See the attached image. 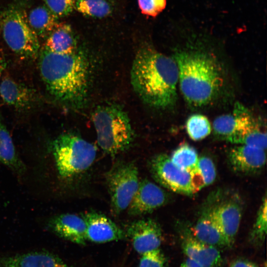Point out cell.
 Returning a JSON list of instances; mask_svg holds the SVG:
<instances>
[{
	"label": "cell",
	"mask_w": 267,
	"mask_h": 267,
	"mask_svg": "<svg viewBox=\"0 0 267 267\" xmlns=\"http://www.w3.org/2000/svg\"><path fill=\"white\" fill-rule=\"evenodd\" d=\"M41 76L49 94L62 104L79 109L86 103L89 89V63L81 50L59 54L44 47L39 53Z\"/></svg>",
	"instance_id": "cell-1"
},
{
	"label": "cell",
	"mask_w": 267,
	"mask_h": 267,
	"mask_svg": "<svg viewBox=\"0 0 267 267\" xmlns=\"http://www.w3.org/2000/svg\"><path fill=\"white\" fill-rule=\"evenodd\" d=\"M130 75L134 91L145 104L160 109L175 104L178 73L173 57L143 46L136 52Z\"/></svg>",
	"instance_id": "cell-2"
},
{
	"label": "cell",
	"mask_w": 267,
	"mask_h": 267,
	"mask_svg": "<svg viewBox=\"0 0 267 267\" xmlns=\"http://www.w3.org/2000/svg\"><path fill=\"white\" fill-rule=\"evenodd\" d=\"M173 58L178 68L179 88L187 103L196 107L208 104L223 83L221 69L210 54L199 50L180 49Z\"/></svg>",
	"instance_id": "cell-3"
},
{
	"label": "cell",
	"mask_w": 267,
	"mask_h": 267,
	"mask_svg": "<svg viewBox=\"0 0 267 267\" xmlns=\"http://www.w3.org/2000/svg\"><path fill=\"white\" fill-rule=\"evenodd\" d=\"M97 143L112 156L129 148L134 141V133L127 113L117 104L97 107L92 115Z\"/></svg>",
	"instance_id": "cell-4"
},
{
	"label": "cell",
	"mask_w": 267,
	"mask_h": 267,
	"mask_svg": "<svg viewBox=\"0 0 267 267\" xmlns=\"http://www.w3.org/2000/svg\"><path fill=\"white\" fill-rule=\"evenodd\" d=\"M51 149L59 175L70 178L88 170L96 155V148L81 136L65 133L51 143Z\"/></svg>",
	"instance_id": "cell-5"
},
{
	"label": "cell",
	"mask_w": 267,
	"mask_h": 267,
	"mask_svg": "<svg viewBox=\"0 0 267 267\" xmlns=\"http://www.w3.org/2000/svg\"><path fill=\"white\" fill-rule=\"evenodd\" d=\"M0 20L3 38L11 50L21 57L36 58L40 51L38 37L25 13L18 8L10 7L3 11Z\"/></svg>",
	"instance_id": "cell-6"
},
{
	"label": "cell",
	"mask_w": 267,
	"mask_h": 267,
	"mask_svg": "<svg viewBox=\"0 0 267 267\" xmlns=\"http://www.w3.org/2000/svg\"><path fill=\"white\" fill-rule=\"evenodd\" d=\"M111 210L118 215L127 209L138 186V171L132 162H116L105 175Z\"/></svg>",
	"instance_id": "cell-7"
},
{
	"label": "cell",
	"mask_w": 267,
	"mask_h": 267,
	"mask_svg": "<svg viewBox=\"0 0 267 267\" xmlns=\"http://www.w3.org/2000/svg\"><path fill=\"white\" fill-rule=\"evenodd\" d=\"M149 168L155 180L165 188L187 195L196 192L190 173L174 164L168 155H155L149 161Z\"/></svg>",
	"instance_id": "cell-8"
},
{
	"label": "cell",
	"mask_w": 267,
	"mask_h": 267,
	"mask_svg": "<svg viewBox=\"0 0 267 267\" xmlns=\"http://www.w3.org/2000/svg\"><path fill=\"white\" fill-rule=\"evenodd\" d=\"M238 122L233 134L226 140L232 143L256 147L265 150L267 145L266 132H263L251 114L241 104L235 105Z\"/></svg>",
	"instance_id": "cell-9"
},
{
	"label": "cell",
	"mask_w": 267,
	"mask_h": 267,
	"mask_svg": "<svg viewBox=\"0 0 267 267\" xmlns=\"http://www.w3.org/2000/svg\"><path fill=\"white\" fill-rule=\"evenodd\" d=\"M125 233L134 249L140 255L159 249L162 242L160 224L150 218L133 222L128 225Z\"/></svg>",
	"instance_id": "cell-10"
},
{
	"label": "cell",
	"mask_w": 267,
	"mask_h": 267,
	"mask_svg": "<svg viewBox=\"0 0 267 267\" xmlns=\"http://www.w3.org/2000/svg\"><path fill=\"white\" fill-rule=\"evenodd\" d=\"M168 200L167 193L156 183L144 179L138 186L127 209L129 215L138 216L152 212Z\"/></svg>",
	"instance_id": "cell-11"
},
{
	"label": "cell",
	"mask_w": 267,
	"mask_h": 267,
	"mask_svg": "<svg viewBox=\"0 0 267 267\" xmlns=\"http://www.w3.org/2000/svg\"><path fill=\"white\" fill-rule=\"evenodd\" d=\"M211 199L203 207L191 233L205 244L217 248H229L216 219L215 207L217 201Z\"/></svg>",
	"instance_id": "cell-12"
},
{
	"label": "cell",
	"mask_w": 267,
	"mask_h": 267,
	"mask_svg": "<svg viewBox=\"0 0 267 267\" xmlns=\"http://www.w3.org/2000/svg\"><path fill=\"white\" fill-rule=\"evenodd\" d=\"M265 149L244 145H238L228 152L227 160L236 173L254 174L261 171L266 163Z\"/></svg>",
	"instance_id": "cell-13"
},
{
	"label": "cell",
	"mask_w": 267,
	"mask_h": 267,
	"mask_svg": "<svg viewBox=\"0 0 267 267\" xmlns=\"http://www.w3.org/2000/svg\"><path fill=\"white\" fill-rule=\"evenodd\" d=\"M242 209L239 199L235 197L217 201L215 207L217 223L229 247L234 244L239 228Z\"/></svg>",
	"instance_id": "cell-14"
},
{
	"label": "cell",
	"mask_w": 267,
	"mask_h": 267,
	"mask_svg": "<svg viewBox=\"0 0 267 267\" xmlns=\"http://www.w3.org/2000/svg\"><path fill=\"white\" fill-rule=\"evenodd\" d=\"M83 216L86 223L87 239L90 241L102 243L127 237L125 231L103 214L91 211Z\"/></svg>",
	"instance_id": "cell-15"
},
{
	"label": "cell",
	"mask_w": 267,
	"mask_h": 267,
	"mask_svg": "<svg viewBox=\"0 0 267 267\" xmlns=\"http://www.w3.org/2000/svg\"><path fill=\"white\" fill-rule=\"evenodd\" d=\"M181 247L184 254L202 267H220L223 262L218 248L197 239L188 229L182 232Z\"/></svg>",
	"instance_id": "cell-16"
},
{
	"label": "cell",
	"mask_w": 267,
	"mask_h": 267,
	"mask_svg": "<svg viewBox=\"0 0 267 267\" xmlns=\"http://www.w3.org/2000/svg\"><path fill=\"white\" fill-rule=\"evenodd\" d=\"M47 225L62 238L76 244H86L87 226L83 216L71 213L57 215L49 220Z\"/></svg>",
	"instance_id": "cell-17"
},
{
	"label": "cell",
	"mask_w": 267,
	"mask_h": 267,
	"mask_svg": "<svg viewBox=\"0 0 267 267\" xmlns=\"http://www.w3.org/2000/svg\"><path fill=\"white\" fill-rule=\"evenodd\" d=\"M0 96L5 103L18 110L30 109L38 100L33 89L9 77H4L0 83Z\"/></svg>",
	"instance_id": "cell-18"
},
{
	"label": "cell",
	"mask_w": 267,
	"mask_h": 267,
	"mask_svg": "<svg viewBox=\"0 0 267 267\" xmlns=\"http://www.w3.org/2000/svg\"><path fill=\"white\" fill-rule=\"evenodd\" d=\"M0 267H69L57 256L45 252H33L0 257Z\"/></svg>",
	"instance_id": "cell-19"
},
{
	"label": "cell",
	"mask_w": 267,
	"mask_h": 267,
	"mask_svg": "<svg viewBox=\"0 0 267 267\" xmlns=\"http://www.w3.org/2000/svg\"><path fill=\"white\" fill-rule=\"evenodd\" d=\"M46 38L44 47L51 52L70 54L78 49L76 37L69 24L57 23Z\"/></svg>",
	"instance_id": "cell-20"
},
{
	"label": "cell",
	"mask_w": 267,
	"mask_h": 267,
	"mask_svg": "<svg viewBox=\"0 0 267 267\" xmlns=\"http://www.w3.org/2000/svg\"><path fill=\"white\" fill-rule=\"evenodd\" d=\"M0 163L18 176L26 167L17 154L12 138L5 126L0 121Z\"/></svg>",
	"instance_id": "cell-21"
},
{
	"label": "cell",
	"mask_w": 267,
	"mask_h": 267,
	"mask_svg": "<svg viewBox=\"0 0 267 267\" xmlns=\"http://www.w3.org/2000/svg\"><path fill=\"white\" fill-rule=\"evenodd\" d=\"M27 19L33 31L42 38H46L58 23V18L45 5L33 8Z\"/></svg>",
	"instance_id": "cell-22"
},
{
	"label": "cell",
	"mask_w": 267,
	"mask_h": 267,
	"mask_svg": "<svg viewBox=\"0 0 267 267\" xmlns=\"http://www.w3.org/2000/svg\"><path fill=\"white\" fill-rule=\"evenodd\" d=\"M170 157L174 164L189 173L197 168L198 155L195 149L189 144L180 145L173 152Z\"/></svg>",
	"instance_id": "cell-23"
},
{
	"label": "cell",
	"mask_w": 267,
	"mask_h": 267,
	"mask_svg": "<svg viewBox=\"0 0 267 267\" xmlns=\"http://www.w3.org/2000/svg\"><path fill=\"white\" fill-rule=\"evenodd\" d=\"M75 9L86 16L102 18L111 12L112 6L107 0H76Z\"/></svg>",
	"instance_id": "cell-24"
},
{
	"label": "cell",
	"mask_w": 267,
	"mask_h": 267,
	"mask_svg": "<svg viewBox=\"0 0 267 267\" xmlns=\"http://www.w3.org/2000/svg\"><path fill=\"white\" fill-rule=\"evenodd\" d=\"M186 129L190 138L193 140L198 141L210 134L211 126L206 116L201 114H194L187 119Z\"/></svg>",
	"instance_id": "cell-25"
},
{
	"label": "cell",
	"mask_w": 267,
	"mask_h": 267,
	"mask_svg": "<svg viewBox=\"0 0 267 267\" xmlns=\"http://www.w3.org/2000/svg\"><path fill=\"white\" fill-rule=\"evenodd\" d=\"M267 198L265 196L250 234V241L254 245H261L265 239L267 226Z\"/></svg>",
	"instance_id": "cell-26"
},
{
	"label": "cell",
	"mask_w": 267,
	"mask_h": 267,
	"mask_svg": "<svg viewBox=\"0 0 267 267\" xmlns=\"http://www.w3.org/2000/svg\"><path fill=\"white\" fill-rule=\"evenodd\" d=\"M237 122V114L233 110L232 114L217 117L213 122V128L216 134L226 139L233 134Z\"/></svg>",
	"instance_id": "cell-27"
},
{
	"label": "cell",
	"mask_w": 267,
	"mask_h": 267,
	"mask_svg": "<svg viewBox=\"0 0 267 267\" xmlns=\"http://www.w3.org/2000/svg\"><path fill=\"white\" fill-rule=\"evenodd\" d=\"M49 10L57 18L69 15L75 9L76 0H43Z\"/></svg>",
	"instance_id": "cell-28"
},
{
	"label": "cell",
	"mask_w": 267,
	"mask_h": 267,
	"mask_svg": "<svg viewBox=\"0 0 267 267\" xmlns=\"http://www.w3.org/2000/svg\"><path fill=\"white\" fill-rule=\"evenodd\" d=\"M197 168L202 177L204 186L212 184L217 176L215 165L211 158L207 156L199 158Z\"/></svg>",
	"instance_id": "cell-29"
},
{
	"label": "cell",
	"mask_w": 267,
	"mask_h": 267,
	"mask_svg": "<svg viewBox=\"0 0 267 267\" xmlns=\"http://www.w3.org/2000/svg\"><path fill=\"white\" fill-rule=\"evenodd\" d=\"M141 255L138 267H166L165 257L160 248Z\"/></svg>",
	"instance_id": "cell-30"
},
{
	"label": "cell",
	"mask_w": 267,
	"mask_h": 267,
	"mask_svg": "<svg viewBox=\"0 0 267 267\" xmlns=\"http://www.w3.org/2000/svg\"><path fill=\"white\" fill-rule=\"evenodd\" d=\"M138 5L143 14L154 17L165 8L166 0H138Z\"/></svg>",
	"instance_id": "cell-31"
},
{
	"label": "cell",
	"mask_w": 267,
	"mask_h": 267,
	"mask_svg": "<svg viewBox=\"0 0 267 267\" xmlns=\"http://www.w3.org/2000/svg\"><path fill=\"white\" fill-rule=\"evenodd\" d=\"M229 267H258L255 264L242 259H238L232 261Z\"/></svg>",
	"instance_id": "cell-32"
},
{
	"label": "cell",
	"mask_w": 267,
	"mask_h": 267,
	"mask_svg": "<svg viewBox=\"0 0 267 267\" xmlns=\"http://www.w3.org/2000/svg\"><path fill=\"white\" fill-rule=\"evenodd\" d=\"M179 267H202L199 264L193 260L187 258L182 262Z\"/></svg>",
	"instance_id": "cell-33"
},
{
	"label": "cell",
	"mask_w": 267,
	"mask_h": 267,
	"mask_svg": "<svg viewBox=\"0 0 267 267\" xmlns=\"http://www.w3.org/2000/svg\"><path fill=\"white\" fill-rule=\"evenodd\" d=\"M6 61L2 53L0 51V77L6 67Z\"/></svg>",
	"instance_id": "cell-34"
}]
</instances>
